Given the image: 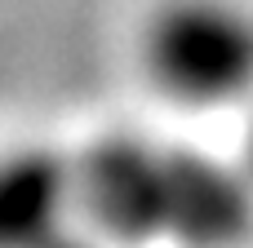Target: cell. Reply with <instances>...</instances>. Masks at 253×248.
<instances>
[{"instance_id": "6da1fadb", "label": "cell", "mask_w": 253, "mask_h": 248, "mask_svg": "<svg viewBox=\"0 0 253 248\" xmlns=\"http://www.w3.org/2000/svg\"><path fill=\"white\" fill-rule=\"evenodd\" d=\"M76 217L125 248H245L253 177L245 164L147 133H102L71 151Z\"/></svg>"}, {"instance_id": "7a4b0ae2", "label": "cell", "mask_w": 253, "mask_h": 248, "mask_svg": "<svg viewBox=\"0 0 253 248\" xmlns=\"http://www.w3.org/2000/svg\"><path fill=\"white\" fill-rule=\"evenodd\" d=\"M138 71L178 111H253V4L156 0L138 27Z\"/></svg>"}, {"instance_id": "3957f363", "label": "cell", "mask_w": 253, "mask_h": 248, "mask_svg": "<svg viewBox=\"0 0 253 248\" xmlns=\"http://www.w3.org/2000/svg\"><path fill=\"white\" fill-rule=\"evenodd\" d=\"M76 217L71 151L49 142L0 146V248H53Z\"/></svg>"}, {"instance_id": "277c9868", "label": "cell", "mask_w": 253, "mask_h": 248, "mask_svg": "<svg viewBox=\"0 0 253 248\" xmlns=\"http://www.w3.org/2000/svg\"><path fill=\"white\" fill-rule=\"evenodd\" d=\"M53 248H125V244H116V240H102V235H93L89 226H71L62 240Z\"/></svg>"}, {"instance_id": "5b68a950", "label": "cell", "mask_w": 253, "mask_h": 248, "mask_svg": "<svg viewBox=\"0 0 253 248\" xmlns=\"http://www.w3.org/2000/svg\"><path fill=\"white\" fill-rule=\"evenodd\" d=\"M245 169H249V177H253V120H249V138H245Z\"/></svg>"}]
</instances>
